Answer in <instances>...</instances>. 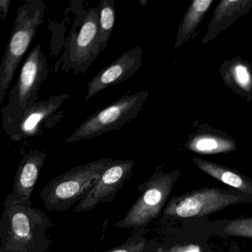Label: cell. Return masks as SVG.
<instances>
[{"label":"cell","mask_w":252,"mask_h":252,"mask_svg":"<svg viewBox=\"0 0 252 252\" xmlns=\"http://www.w3.org/2000/svg\"><path fill=\"white\" fill-rule=\"evenodd\" d=\"M52 227L43 211L7 196L0 218V252H48Z\"/></svg>","instance_id":"6da1fadb"},{"label":"cell","mask_w":252,"mask_h":252,"mask_svg":"<svg viewBox=\"0 0 252 252\" xmlns=\"http://www.w3.org/2000/svg\"><path fill=\"white\" fill-rule=\"evenodd\" d=\"M45 4L42 0H27L19 8L14 27L0 67V104H2L17 68L43 23Z\"/></svg>","instance_id":"7a4b0ae2"},{"label":"cell","mask_w":252,"mask_h":252,"mask_svg":"<svg viewBox=\"0 0 252 252\" xmlns=\"http://www.w3.org/2000/svg\"><path fill=\"white\" fill-rule=\"evenodd\" d=\"M113 161L112 158L99 159L72 168L56 177L39 194L44 206L50 211L68 210L85 198L104 169Z\"/></svg>","instance_id":"3957f363"},{"label":"cell","mask_w":252,"mask_h":252,"mask_svg":"<svg viewBox=\"0 0 252 252\" xmlns=\"http://www.w3.org/2000/svg\"><path fill=\"white\" fill-rule=\"evenodd\" d=\"M49 74L46 57L40 43L29 53L16 85L10 91L8 102L1 110L2 126L6 131L39 98V91Z\"/></svg>","instance_id":"277c9868"},{"label":"cell","mask_w":252,"mask_h":252,"mask_svg":"<svg viewBox=\"0 0 252 252\" xmlns=\"http://www.w3.org/2000/svg\"><path fill=\"white\" fill-rule=\"evenodd\" d=\"M150 95L148 91L124 95L91 115L65 140L73 144L118 130L136 119Z\"/></svg>","instance_id":"5b68a950"},{"label":"cell","mask_w":252,"mask_h":252,"mask_svg":"<svg viewBox=\"0 0 252 252\" xmlns=\"http://www.w3.org/2000/svg\"><path fill=\"white\" fill-rule=\"evenodd\" d=\"M178 175V170L167 173L156 172L148 181L138 185L140 195L115 226L132 231L147 228L160 215Z\"/></svg>","instance_id":"8992f818"},{"label":"cell","mask_w":252,"mask_h":252,"mask_svg":"<svg viewBox=\"0 0 252 252\" xmlns=\"http://www.w3.org/2000/svg\"><path fill=\"white\" fill-rule=\"evenodd\" d=\"M243 201L245 197L240 194L215 188L203 189L171 199L163 215L180 218L205 216Z\"/></svg>","instance_id":"52a82bcc"},{"label":"cell","mask_w":252,"mask_h":252,"mask_svg":"<svg viewBox=\"0 0 252 252\" xmlns=\"http://www.w3.org/2000/svg\"><path fill=\"white\" fill-rule=\"evenodd\" d=\"M69 97V94L52 95L48 99L35 103L5 131L7 135L14 142L40 136L45 129L54 126L61 119L63 114L58 110Z\"/></svg>","instance_id":"ba28073f"},{"label":"cell","mask_w":252,"mask_h":252,"mask_svg":"<svg viewBox=\"0 0 252 252\" xmlns=\"http://www.w3.org/2000/svg\"><path fill=\"white\" fill-rule=\"evenodd\" d=\"M135 161L132 159L113 160L100 175L85 198L75 207L76 212H88L102 203L116 198L121 189L131 178Z\"/></svg>","instance_id":"9c48e42d"},{"label":"cell","mask_w":252,"mask_h":252,"mask_svg":"<svg viewBox=\"0 0 252 252\" xmlns=\"http://www.w3.org/2000/svg\"><path fill=\"white\" fill-rule=\"evenodd\" d=\"M99 7L88 10L80 30L70 43L69 67L75 73H85L101 54Z\"/></svg>","instance_id":"30bf717a"},{"label":"cell","mask_w":252,"mask_h":252,"mask_svg":"<svg viewBox=\"0 0 252 252\" xmlns=\"http://www.w3.org/2000/svg\"><path fill=\"white\" fill-rule=\"evenodd\" d=\"M142 60L143 50L138 46L122 54L88 82L85 101H89L103 90L130 79L142 65Z\"/></svg>","instance_id":"8fae6325"},{"label":"cell","mask_w":252,"mask_h":252,"mask_svg":"<svg viewBox=\"0 0 252 252\" xmlns=\"http://www.w3.org/2000/svg\"><path fill=\"white\" fill-rule=\"evenodd\" d=\"M45 160L46 154L39 150H32L23 156L16 172L12 191L8 195L12 201L32 206V193Z\"/></svg>","instance_id":"7c38bea8"},{"label":"cell","mask_w":252,"mask_h":252,"mask_svg":"<svg viewBox=\"0 0 252 252\" xmlns=\"http://www.w3.org/2000/svg\"><path fill=\"white\" fill-rule=\"evenodd\" d=\"M186 147L200 155H215L235 151L237 142L231 135L221 129L202 125L189 135Z\"/></svg>","instance_id":"4fadbf2b"},{"label":"cell","mask_w":252,"mask_h":252,"mask_svg":"<svg viewBox=\"0 0 252 252\" xmlns=\"http://www.w3.org/2000/svg\"><path fill=\"white\" fill-rule=\"evenodd\" d=\"M252 0H222L213 11V16L202 39V45L212 42L240 17L250 12Z\"/></svg>","instance_id":"5bb4252c"},{"label":"cell","mask_w":252,"mask_h":252,"mask_svg":"<svg viewBox=\"0 0 252 252\" xmlns=\"http://www.w3.org/2000/svg\"><path fill=\"white\" fill-rule=\"evenodd\" d=\"M224 85L248 103L252 102V64L241 57L227 60L219 69Z\"/></svg>","instance_id":"9a60e30c"},{"label":"cell","mask_w":252,"mask_h":252,"mask_svg":"<svg viewBox=\"0 0 252 252\" xmlns=\"http://www.w3.org/2000/svg\"><path fill=\"white\" fill-rule=\"evenodd\" d=\"M194 164L205 173L212 178L237 189L245 194H252V181L229 168L203 160L200 158H193Z\"/></svg>","instance_id":"2e32d148"},{"label":"cell","mask_w":252,"mask_h":252,"mask_svg":"<svg viewBox=\"0 0 252 252\" xmlns=\"http://www.w3.org/2000/svg\"><path fill=\"white\" fill-rule=\"evenodd\" d=\"M213 3L214 0H194L191 2L178 27L175 49L181 48L194 34Z\"/></svg>","instance_id":"e0dca14e"},{"label":"cell","mask_w":252,"mask_h":252,"mask_svg":"<svg viewBox=\"0 0 252 252\" xmlns=\"http://www.w3.org/2000/svg\"><path fill=\"white\" fill-rule=\"evenodd\" d=\"M99 42L101 51L107 48L109 39L114 29L116 5L113 0H102L99 5Z\"/></svg>","instance_id":"ac0fdd59"},{"label":"cell","mask_w":252,"mask_h":252,"mask_svg":"<svg viewBox=\"0 0 252 252\" xmlns=\"http://www.w3.org/2000/svg\"><path fill=\"white\" fill-rule=\"evenodd\" d=\"M146 228L132 231V235L120 246L104 252H145L150 249V241L145 237Z\"/></svg>","instance_id":"d6986e66"},{"label":"cell","mask_w":252,"mask_h":252,"mask_svg":"<svg viewBox=\"0 0 252 252\" xmlns=\"http://www.w3.org/2000/svg\"><path fill=\"white\" fill-rule=\"evenodd\" d=\"M223 232L230 236L252 238V218L230 221L224 227Z\"/></svg>","instance_id":"ffe728a7"},{"label":"cell","mask_w":252,"mask_h":252,"mask_svg":"<svg viewBox=\"0 0 252 252\" xmlns=\"http://www.w3.org/2000/svg\"><path fill=\"white\" fill-rule=\"evenodd\" d=\"M11 0H0V11H1V18L5 20L9 11Z\"/></svg>","instance_id":"44dd1931"},{"label":"cell","mask_w":252,"mask_h":252,"mask_svg":"<svg viewBox=\"0 0 252 252\" xmlns=\"http://www.w3.org/2000/svg\"><path fill=\"white\" fill-rule=\"evenodd\" d=\"M200 252V249H199V248L194 247L188 249V250L184 251V252Z\"/></svg>","instance_id":"7402d4cb"},{"label":"cell","mask_w":252,"mask_h":252,"mask_svg":"<svg viewBox=\"0 0 252 252\" xmlns=\"http://www.w3.org/2000/svg\"><path fill=\"white\" fill-rule=\"evenodd\" d=\"M150 252V249H149V250H147V252Z\"/></svg>","instance_id":"603a6c76"}]
</instances>
